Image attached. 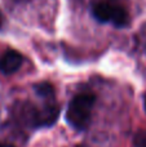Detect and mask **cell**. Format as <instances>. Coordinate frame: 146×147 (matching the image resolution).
<instances>
[{"label":"cell","instance_id":"1","mask_svg":"<svg viewBox=\"0 0 146 147\" xmlns=\"http://www.w3.org/2000/svg\"><path fill=\"white\" fill-rule=\"evenodd\" d=\"M96 96L92 93L76 94L70 101L66 111V120L76 130H85L89 125Z\"/></svg>","mask_w":146,"mask_h":147},{"label":"cell","instance_id":"2","mask_svg":"<svg viewBox=\"0 0 146 147\" xmlns=\"http://www.w3.org/2000/svg\"><path fill=\"white\" fill-rule=\"evenodd\" d=\"M92 14L100 22L113 23L115 27H126L129 22L128 12L120 5L110 3H97L92 8Z\"/></svg>","mask_w":146,"mask_h":147},{"label":"cell","instance_id":"3","mask_svg":"<svg viewBox=\"0 0 146 147\" xmlns=\"http://www.w3.org/2000/svg\"><path fill=\"white\" fill-rule=\"evenodd\" d=\"M59 116V107L53 101L44 105L41 110H36L35 115V128L38 127H51L56 123Z\"/></svg>","mask_w":146,"mask_h":147},{"label":"cell","instance_id":"4","mask_svg":"<svg viewBox=\"0 0 146 147\" xmlns=\"http://www.w3.org/2000/svg\"><path fill=\"white\" fill-rule=\"evenodd\" d=\"M23 57L17 51H7L0 57V72L4 75H10L20 70L22 66Z\"/></svg>","mask_w":146,"mask_h":147},{"label":"cell","instance_id":"5","mask_svg":"<svg viewBox=\"0 0 146 147\" xmlns=\"http://www.w3.org/2000/svg\"><path fill=\"white\" fill-rule=\"evenodd\" d=\"M34 90L36 92L40 98L45 101H53L54 98V88L49 83H38L34 85Z\"/></svg>","mask_w":146,"mask_h":147},{"label":"cell","instance_id":"6","mask_svg":"<svg viewBox=\"0 0 146 147\" xmlns=\"http://www.w3.org/2000/svg\"><path fill=\"white\" fill-rule=\"evenodd\" d=\"M135 147H146V130H139L133 137Z\"/></svg>","mask_w":146,"mask_h":147},{"label":"cell","instance_id":"7","mask_svg":"<svg viewBox=\"0 0 146 147\" xmlns=\"http://www.w3.org/2000/svg\"><path fill=\"white\" fill-rule=\"evenodd\" d=\"M1 25H3V14L0 12V28H1Z\"/></svg>","mask_w":146,"mask_h":147},{"label":"cell","instance_id":"8","mask_svg":"<svg viewBox=\"0 0 146 147\" xmlns=\"http://www.w3.org/2000/svg\"><path fill=\"white\" fill-rule=\"evenodd\" d=\"M0 147H14V146H12V145H1Z\"/></svg>","mask_w":146,"mask_h":147},{"label":"cell","instance_id":"9","mask_svg":"<svg viewBox=\"0 0 146 147\" xmlns=\"http://www.w3.org/2000/svg\"><path fill=\"white\" fill-rule=\"evenodd\" d=\"M144 106H145V111H146V94H145V98H144Z\"/></svg>","mask_w":146,"mask_h":147}]
</instances>
